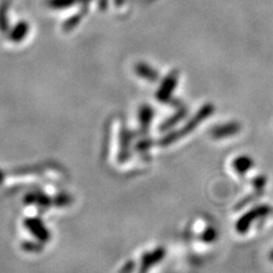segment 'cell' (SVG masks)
I'll use <instances>...</instances> for the list:
<instances>
[{
    "label": "cell",
    "mask_w": 273,
    "mask_h": 273,
    "mask_svg": "<svg viewBox=\"0 0 273 273\" xmlns=\"http://www.w3.org/2000/svg\"><path fill=\"white\" fill-rule=\"evenodd\" d=\"M176 73H171L169 77H167L164 82L160 85L158 89V92H157V98L160 101H166L169 97L171 96V92H172L174 85H176Z\"/></svg>",
    "instance_id": "6da1fadb"
},
{
    "label": "cell",
    "mask_w": 273,
    "mask_h": 273,
    "mask_svg": "<svg viewBox=\"0 0 273 273\" xmlns=\"http://www.w3.org/2000/svg\"><path fill=\"white\" fill-rule=\"evenodd\" d=\"M153 117V109L149 106H142L141 111H140V118L143 124H147Z\"/></svg>",
    "instance_id": "ba28073f"
},
{
    "label": "cell",
    "mask_w": 273,
    "mask_h": 273,
    "mask_svg": "<svg viewBox=\"0 0 273 273\" xmlns=\"http://www.w3.org/2000/svg\"><path fill=\"white\" fill-rule=\"evenodd\" d=\"M265 212H266V208L261 207V208H257V210L251 212V213H248L247 215H245V216L242 217L240 221H239L238 230L241 231V232L247 230V229H248L247 227L249 225V223H251V222H252V220H254V218L257 217L258 215L264 214Z\"/></svg>",
    "instance_id": "8992f818"
},
{
    "label": "cell",
    "mask_w": 273,
    "mask_h": 273,
    "mask_svg": "<svg viewBox=\"0 0 273 273\" xmlns=\"http://www.w3.org/2000/svg\"><path fill=\"white\" fill-rule=\"evenodd\" d=\"M30 31V25L29 23H26L25 20H20L16 24L15 26L10 30L9 32V39L13 41V42H20L25 39L27 34H29Z\"/></svg>",
    "instance_id": "7a4b0ae2"
},
{
    "label": "cell",
    "mask_w": 273,
    "mask_h": 273,
    "mask_svg": "<svg viewBox=\"0 0 273 273\" xmlns=\"http://www.w3.org/2000/svg\"><path fill=\"white\" fill-rule=\"evenodd\" d=\"M271 257H272V258H273V253H272V256H271Z\"/></svg>",
    "instance_id": "30bf717a"
},
{
    "label": "cell",
    "mask_w": 273,
    "mask_h": 273,
    "mask_svg": "<svg viewBox=\"0 0 273 273\" xmlns=\"http://www.w3.org/2000/svg\"><path fill=\"white\" fill-rule=\"evenodd\" d=\"M123 1H124V0H115L116 5H122V3H123Z\"/></svg>",
    "instance_id": "9c48e42d"
},
{
    "label": "cell",
    "mask_w": 273,
    "mask_h": 273,
    "mask_svg": "<svg viewBox=\"0 0 273 273\" xmlns=\"http://www.w3.org/2000/svg\"><path fill=\"white\" fill-rule=\"evenodd\" d=\"M90 1L91 0H47V5L53 9H64L77 5V3L87 5Z\"/></svg>",
    "instance_id": "5b68a950"
},
{
    "label": "cell",
    "mask_w": 273,
    "mask_h": 273,
    "mask_svg": "<svg viewBox=\"0 0 273 273\" xmlns=\"http://www.w3.org/2000/svg\"><path fill=\"white\" fill-rule=\"evenodd\" d=\"M12 0H1L0 1V32L6 33L9 31V24L8 19H7V14Z\"/></svg>",
    "instance_id": "277c9868"
},
{
    "label": "cell",
    "mask_w": 273,
    "mask_h": 273,
    "mask_svg": "<svg viewBox=\"0 0 273 273\" xmlns=\"http://www.w3.org/2000/svg\"><path fill=\"white\" fill-rule=\"evenodd\" d=\"M135 71L139 77L149 82H155L158 78V72L146 63H136Z\"/></svg>",
    "instance_id": "3957f363"
},
{
    "label": "cell",
    "mask_w": 273,
    "mask_h": 273,
    "mask_svg": "<svg viewBox=\"0 0 273 273\" xmlns=\"http://www.w3.org/2000/svg\"><path fill=\"white\" fill-rule=\"evenodd\" d=\"M87 13V9H83V12H80V13H78L77 15H74V16H72L68 19L66 22H65L63 24V31H65V32H68V31H71V30H73L75 26L78 25V23L81 22V20H82V17L84 16V14Z\"/></svg>",
    "instance_id": "52a82bcc"
}]
</instances>
